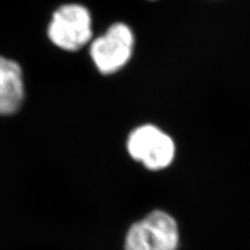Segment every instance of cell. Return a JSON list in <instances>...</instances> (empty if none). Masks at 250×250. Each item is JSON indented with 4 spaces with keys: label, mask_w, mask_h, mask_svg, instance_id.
<instances>
[{
    "label": "cell",
    "mask_w": 250,
    "mask_h": 250,
    "mask_svg": "<svg viewBox=\"0 0 250 250\" xmlns=\"http://www.w3.org/2000/svg\"><path fill=\"white\" fill-rule=\"evenodd\" d=\"M124 250H153L149 233L142 220L129 228L125 237Z\"/></svg>",
    "instance_id": "cell-6"
},
{
    "label": "cell",
    "mask_w": 250,
    "mask_h": 250,
    "mask_svg": "<svg viewBox=\"0 0 250 250\" xmlns=\"http://www.w3.org/2000/svg\"><path fill=\"white\" fill-rule=\"evenodd\" d=\"M24 96V81L20 65L0 56V116L17 113Z\"/></svg>",
    "instance_id": "cell-4"
},
{
    "label": "cell",
    "mask_w": 250,
    "mask_h": 250,
    "mask_svg": "<svg viewBox=\"0 0 250 250\" xmlns=\"http://www.w3.org/2000/svg\"><path fill=\"white\" fill-rule=\"evenodd\" d=\"M49 40L59 48L77 51L92 39V17L82 4L70 3L60 6L52 14L47 30Z\"/></svg>",
    "instance_id": "cell-1"
},
{
    "label": "cell",
    "mask_w": 250,
    "mask_h": 250,
    "mask_svg": "<svg viewBox=\"0 0 250 250\" xmlns=\"http://www.w3.org/2000/svg\"><path fill=\"white\" fill-rule=\"evenodd\" d=\"M135 47V36L124 23H115L104 35L95 39L90 47V56L100 73L111 75L126 66Z\"/></svg>",
    "instance_id": "cell-2"
},
{
    "label": "cell",
    "mask_w": 250,
    "mask_h": 250,
    "mask_svg": "<svg viewBox=\"0 0 250 250\" xmlns=\"http://www.w3.org/2000/svg\"><path fill=\"white\" fill-rule=\"evenodd\" d=\"M142 221L149 233L153 250H177L179 245L178 225L170 214L165 210L154 209Z\"/></svg>",
    "instance_id": "cell-5"
},
{
    "label": "cell",
    "mask_w": 250,
    "mask_h": 250,
    "mask_svg": "<svg viewBox=\"0 0 250 250\" xmlns=\"http://www.w3.org/2000/svg\"><path fill=\"white\" fill-rule=\"evenodd\" d=\"M126 147L132 159L151 171L169 167L176 152L173 139L152 124L141 125L132 130Z\"/></svg>",
    "instance_id": "cell-3"
}]
</instances>
